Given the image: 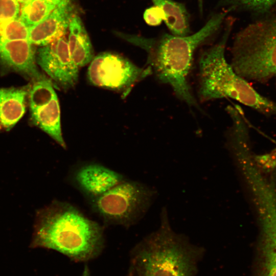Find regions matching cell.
<instances>
[{
    "label": "cell",
    "mask_w": 276,
    "mask_h": 276,
    "mask_svg": "<svg viewBox=\"0 0 276 276\" xmlns=\"http://www.w3.org/2000/svg\"><path fill=\"white\" fill-rule=\"evenodd\" d=\"M20 5L25 4L31 0H17Z\"/></svg>",
    "instance_id": "cell-24"
},
{
    "label": "cell",
    "mask_w": 276,
    "mask_h": 276,
    "mask_svg": "<svg viewBox=\"0 0 276 276\" xmlns=\"http://www.w3.org/2000/svg\"><path fill=\"white\" fill-rule=\"evenodd\" d=\"M20 9L17 0H0V21L18 17Z\"/></svg>",
    "instance_id": "cell-20"
},
{
    "label": "cell",
    "mask_w": 276,
    "mask_h": 276,
    "mask_svg": "<svg viewBox=\"0 0 276 276\" xmlns=\"http://www.w3.org/2000/svg\"><path fill=\"white\" fill-rule=\"evenodd\" d=\"M221 4L233 8L240 9L257 14L269 12L276 0H220Z\"/></svg>",
    "instance_id": "cell-19"
},
{
    "label": "cell",
    "mask_w": 276,
    "mask_h": 276,
    "mask_svg": "<svg viewBox=\"0 0 276 276\" xmlns=\"http://www.w3.org/2000/svg\"><path fill=\"white\" fill-rule=\"evenodd\" d=\"M28 91L24 88L0 89V126L12 127L21 118L26 110Z\"/></svg>",
    "instance_id": "cell-13"
},
{
    "label": "cell",
    "mask_w": 276,
    "mask_h": 276,
    "mask_svg": "<svg viewBox=\"0 0 276 276\" xmlns=\"http://www.w3.org/2000/svg\"><path fill=\"white\" fill-rule=\"evenodd\" d=\"M145 184L126 178L101 195L89 199L93 211L107 225L129 227L145 215L156 196Z\"/></svg>",
    "instance_id": "cell-6"
},
{
    "label": "cell",
    "mask_w": 276,
    "mask_h": 276,
    "mask_svg": "<svg viewBox=\"0 0 276 276\" xmlns=\"http://www.w3.org/2000/svg\"><path fill=\"white\" fill-rule=\"evenodd\" d=\"M0 61L34 80L43 76L36 66L33 45L28 40H0Z\"/></svg>",
    "instance_id": "cell-11"
},
{
    "label": "cell",
    "mask_w": 276,
    "mask_h": 276,
    "mask_svg": "<svg viewBox=\"0 0 276 276\" xmlns=\"http://www.w3.org/2000/svg\"><path fill=\"white\" fill-rule=\"evenodd\" d=\"M254 265V276H276L275 233L261 241Z\"/></svg>",
    "instance_id": "cell-15"
},
{
    "label": "cell",
    "mask_w": 276,
    "mask_h": 276,
    "mask_svg": "<svg viewBox=\"0 0 276 276\" xmlns=\"http://www.w3.org/2000/svg\"><path fill=\"white\" fill-rule=\"evenodd\" d=\"M69 35L67 42L69 50L73 48L78 38L85 30L80 17L72 14L70 19L68 27Z\"/></svg>",
    "instance_id": "cell-21"
},
{
    "label": "cell",
    "mask_w": 276,
    "mask_h": 276,
    "mask_svg": "<svg viewBox=\"0 0 276 276\" xmlns=\"http://www.w3.org/2000/svg\"><path fill=\"white\" fill-rule=\"evenodd\" d=\"M28 93L33 123L66 149L61 131L59 101L52 80L44 76L34 80Z\"/></svg>",
    "instance_id": "cell-8"
},
{
    "label": "cell",
    "mask_w": 276,
    "mask_h": 276,
    "mask_svg": "<svg viewBox=\"0 0 276 276\" xmlns=\"http://www.w3.org/2000/svg\"><path fill=\"white\" fill-rule=\"evenodd\" d=\"M131 250L127 276H196L203 248L175 233L167 217Z\"/></svg>",
    "instance_id": "cell-3"
},
{
    "label": "cell",
    "mask_w": 276,
    "mask_h": 276,
    "mask_svg": "<svg viewBox=\"0 0 276 276\" xmlns=\"http://www.w3.org/2000/svg\"><path fill=\"white\" fill-rule=\"evenodd\" d=\"M197 1H198V3H199V8H200L201 11H202V1H203V0H197Z\"/></svg>",
    "instance_id": "cell-25"
},
{
    "label": "cell",
    "mask_w": 276,
    "mask_h": 276,
    "mask_svg": "<svg viewBox=\"0 0 276 276\" xmlns=\"http://www.w3.org/2000/svg\"><path fill=\"white\" fill-rule=\"evenodd\" d=\"M29 27L18 17L0 21V40H28Z\"/></svg>",
    "instance_id": "cell-17"
},
{
    "label": "cell",
    "mask_w": 276,
    "mask_h": 276,
    "mask_svg": "<svg viewBox=\"0 0 276 276\" xmlns=\"http://www.w3.org/2000/svg\"><path fill=\"white\" fill-rule=\"evenodd\" d=\"M33 247L56 250L76 262L97 258L105 245L103 226L66 202L54 200L38 210Z\"/></svg>",
    "instance_id": "cell-1"
},
{
    "label": "cell",
    "mask_w": 276,
    "mask_h": 276,
    "mask_svg": "<svg viewBox=\"0 0 276 276\" xmlns=\"http://www.w3.org/2000/svg\"><path fill=\"white\" fill-rule=\"evenodd\" d=\"M231 65L246 80L276 82V15L255 21L238 33Z\"/></svg>",
    "instance_id": "cell-5"
},
{
    "label": "cell",
    "mask_w": 276,
    "mask_h": 276,
    "mask_svg": "<svg viewBox=\"0 0 276 276\" xmlns=\"http://www.w3.org/2000/svg\"><path fill=\"white\" fill-rule=\"evenodd\" d=\"M234 23L228 18L220 40L203 51L198 65V96L201 102L231 98L267 117H276V102L263 96L237 74L224 56Z\"/></svg>",
    "instance_id": "cell-4"
},
{
    "label": "cell",
    "mask_w": 276,
    "mask_h": 276,
    "mask_svg": "<svg viewBox=\"0 0 276 276\" xmlns=\"http://www.w3.org/2000/svg\"><path fill=\"white\" fill-rule=\"evenodd\" d=\"M70 8V5L57 6L42 21L29 27L28 40L41 47L64 36L72 15Z\"/></svg>",
    "instance_id": "cell-12"
},
{
    "label": "cell",
    "mask_w": 276,
    "mask_h": 276,
    "mask_svg": "<svg viewBox=\"0 0 276 276\" xmlns=\"http://www.w3.org/2000/svg\"><path fill=\"white\" fill-rule=\"evenodd\" d=\"M152 73L148 66L141 68L119 55L105 52L93 58L88 67L87 78L95 86L126 95L136 82Z\"/></svg>",
    "instance_id": "cell-7"
},
{
    "label": "cell",
    "mask_w": 276,
    "mask_h": 276,
    "mask_svg": "<svg viewBox=\"0 0 276 276\" xmlns=\"http://www.w3.org/2000/svg\"><path fill=\"white\" fill-rule=\"evenodd\" d=\"M70 175L73 184L88 200L101 195L126 178L121 173L94 162L79 165Z\"/></svg>",
    "instance_id": "cell-10"
},
{
    "label": "cell",
    "mask_w": 276,
    "mask_h": 276,
    "mask_svg": "<svg viewBox=\"0 0 276 276\" xmlns=\"http://www.w3.org/2000/svg\"><path fill=\"white\" fill-rule=\"evenodd\" d=\"M56 7L44 0H31L20 5L18 17L28 27H30L44 19Z\"/></svg>",
    "instance_id": "cell-16"
},
{
    "label": "cell",
    "mask_w": 276,
    "mask_h": 276,
    "mask_svg": "<svg viewBox=\"0 0 276 276\" xmlns=\"http://www.w3.org/2000/svg\"><path fill=\"white\" fill-rule=\"evenodd\" d=\"M69 50L72 60L79 67L90 63L94 57L92 44L85 30Z\"/></svg>",
    "instance_id": "cell-18"
},
{
    "label": "cell",
    "mask_w": 276,
    "mask_h": 276,
    "mask_svg": "<svg viewBox=\"0 0 276 276\" xmlns=\"http://www.w3.org/2000/svg\"><path fill=\"white\" fill-rule=\"evenodd\" d=\"M151 1L162 10L164 21L172 34L179 36L188 35L190 32V16L183 4L173 0Z\"/></svg>",
    "instance_id": "cell-14"
},
{
    "label": "cell",
    "mask_w": 276,
    "mask_h": 276,
    "mask_svg": "<svg viewBox=\"0 0 276 276\" xmlns=\"http://www.w3.org/2000/svg\"><path fill=\"white\" fill-rule=\"evenodd\" d=\"M143 17L146 22L151 26H157L164 21L162 10L156 6L147 8L144 11Z\"/></svg>",
    "instance_id": "cell-22"
},
{
    "label": "cell",
    "mask_w": 276,
    "mask_h": 276,
    "mask_svg": "<svg viewBox=\"0 0 276 276\" xmlns=\"http://www.w3.org/2000/svg\"><path fill=\"white\" fill-rule=\"evenodd\" d=\"M50 2L56 6L68 5H70V0H44Z\"/></svg>",
    "instance_id": "cell-23"
},
{
    "label": "cell",
    "mask_w": 276,
    "mask_h": 276,
    "mask_svg": "<svg viewBox=\"0 0 276 276\" xmlns=\"http://www.w3.org/2000/svg\"><path fill=\"white\" fill-rule=\"evenodd\" d=\"M227 11L213 14L204 26L191 35L164 33L157 38H141L137 44L148 54L147 63L157 79L169 85L188 106L200 109L189 83L194 53L219 30Z\"/></svg>",
    "instance_id": "cell-2"
},
{
    "label": "cell",
    "mask_w": 276,
    "mask_h": 276,
    "mask_svg": "<svg viewBox=\"0 0 276 276\" xmlns=\"http://www.w3.org/2000/svg\"><path fill=\"white\" fill-rule=\"evenodd\" d=\"M37 60L52 81L62 89L69 90L77 84L79 67L71 58L65 35L41 46Z\"/></svg>",
    "instance_id": "cell-9"
}]
</instances>
